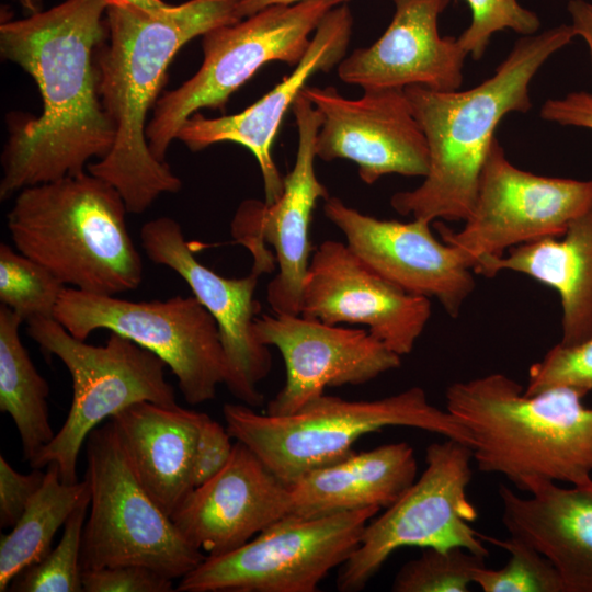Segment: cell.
I'll return each instance as SVG.
<instances>
[{
	"mask_svg": "<svg viewBox=\"0 0 592 592\" xmlns=\"http://www.w3.org/2000/svg\"><path fill=\"white\" fill-rule=\"evenodd\" d=\"M106 0H66L0 25V53L36 82L37 117L10 118L1 156V201L86 172L115 140L99 89L96 55L107 38Z\"/></svg>",
	"mask_w": 592,
	"mask_h": 592,
	"instance_id": "1",
	"label": "cell"
},
{
	"mask_svg": "<svg viewBox=\"0 0 592 592\" xmlns=\"http://www.w3.org/2000/svg\"><path fill=\"white\" fill-rule=\"evenodd\" d=\"M471 12L470 24L457 37L474 59L482 58L492 35L511 30L523 36L535 34L540 21L535 12L517 0H464Z\"/></svg>",
	"mask_w": 592,
	"mask_h": 592,
	"instance_id": "33",
	"label": "cell"
},
{
	"mask_svg": "<svg viewBox=\"0 0 592 592\" xmlns=\"http://www.w3.org/2000/svg\"><path fill=\"white\" fill-rule=\"evenodd\" d=\"M127 213L118 191L86 171L18 192L7 227L15 249L65 286L116 296L144 274Z\"/></svg>",
	"mask_w": 592,
	"mask_h": 592,
	"instance_id": "5",
	"label": "cell"
},
{
	"mask_svg": "<svg viewBox=\"0 0 592 592\" xmlns=\"http://www.w3.org/2000/svg\"><path fill=\"white\" fill-rule=\"evenodd\" d=\"M338 0H305L274 4L236 23L214 27L203 35V62L180 87L161 95L146 138L153 156L166 153L183 123L198 110H224L232 93L271 61L297 66L310 34Z\"/></svg>",
	"mask_w": 592,
	"mask_h": 592,
	"instance_id": "8",
	"label": "cell"
},
{
	"mask_svg": "<svg viewBox=\"0 0 592 592\" xmlns=\"http://www.w3.org/2000/svg\"><path fill=\"white\" fill-rule=\"evenodd\" d=\"M510 270L558 292L563 346L592 337V203L568 226L561 239L547 237L514 247L482 273L492 277Z\"/></svg>",
	"mask_w": 592,
	"mask_h": 592,
	"instance_id": "26",
	"label": "cell"
},
{
	"mask_svg": "<svg viewBox=\"0 0 592 592\" xmlns=\"http://www.w3.org/2000/svg\"><path fill=\"white\" fill-rule=\"evenodd\" d=\"M375 506L330 515H286L241 547L206 556L179 592H316L360 545Z\"/></svg>",
	"mask_w": 592,
	"mask_h": 592,
	"instance_id": "12",
	"label": "cell"
},
{
	"mask_svg": "<svg viewBox=\"0 0 592 592\" xmlns=\"http://www.w3.org/2000/svg\"><path fill=\"white\" fill-rule=\"evenodd\" d=\"M27 335L70 373L72 401L54 439L29 464L42 469L58 467L61 480L78 481L79 453L89 434L104 420L140 401L175 405L167 364L134 341L110 332L104 345H92L71 335L55 318L27 321Z\"/></svg>",
	"mask_w": 592,
	"mask_h": 592,
	"instance_id": "7",
	"label": "cell"
},
{
	"mask_svg": "<svg viewBox=\"0 0 592 592\" xmlns=\"http://www.w3.org/2000/svg\"><path fill=\"white\" fill-rule=\"evenodd\" d=\"M417 460L406 442L353 453L289 486L292 513L316 517L375 506L386 509L414 482Z\"/></svg>",
	"mask_w": 592,
	"mask_h": 592,
	"instance_id": "25",
	"label": "cell"
},
{
	"mask_svg": "<svg viewBox=\"0 0 592 592\" xmlns=\"http://www.w3.org/2000/svg\"><path fill=\"white\" fill-rule=\"evenodd\" d=\"M292 513L291 490L243 443L226 466L195 487L171 516L206 556L232 551Z\"/></svg>",
	"mask_w": 592,
	"mask_h": 592,
	"instance_id": "20",
	"label": "cell"
},
{
	"mask_svg": "<svg viewBox=\"0 0 592 592\" xmlns=\"http://www.w3.org/2000/svg\"><path fill=\"white\" fill-rule=\"evenodd\" d=\"M90 500L68 517L58 545L38 562L20 572L9 590L16 592H81V542Z\"/></svg>",
	"mask_w": 592,
	"mask_h": 592,
	"instance_id": "30",
	"label": "cell"
},
{
	"mask_svg": "<svg viewBox=\"0 0 592 592\" xmlns=\"http://www.w3.org/2000/svg\"><path fill=\"white\" fill-rule=\"evenodd\" d=\"M107 5L135 7L147 11L162 10L170 4L162 0H106Z\"/></svg>",
	"mask_w": 592,
	"mask_h": 592,
	"instance_id": "41",
	"label": "cell"
},
{
	"mask_svg": "<svg viewBox=\"0 0 592 592\" xmlns=\"http://www.w3.org/2000/svg\"><path fill=\"white\" fill-rule=\"evenodd\" d=\"M84 592H170L173 579L139 565L82 570Z\"/></svg>",
	"mask_w": 592,
	"mask_h": 592,
	"instance_id": "35",
	"label": "cell"
},
{
	"mask_svg": "<svg viewBox=\"0 0 592 592\" xmlns=\"http://www.w3.org/2000/svg\"><path fill=\"white\" fill-rule=\"evenodd\" d=\"M430 298L409 294L369 267L348 244L325 240L314 251L300 315L328 325H363L400 356L412 352L431 317Z\"/></svg>",
	"mask_w": 592,
	"mask_h": 592,
	"instance_id": "18",
	"label": "cell"
},
{
	"mask_svg": "<svg viewBox=\"0 0 592 592\" xmlns=\"http://www.w3.org/2000/svg\"><path fill=\"white\" fill-rule=\"evenodd\" d=\"M571 27L588 45L592 66V3L585 0H570L567 5Z\"/></svg>",
	"mask_w": 592,
	"mask_h": 592,
	"instance_id": "39",
	"label": "cell"
},
{
	"mask_svg": "<svg viewBox=\"0 0 592 592\" xmlns=\"http://www.w3.org/2000/svg\"><path fill=\"white\" fill-rule=\"evenodd\" d=\"M483 556L462 547L445 550L424 548L405 563L391 584L394 592H467L475 571L485 566Z\"/></svg>",
	"mask_w": 592,
	"mask_h": 592,
	"instance_id": "32",
	"label": "cell"
},
{
	"mask_svg": "<svg viewBox=\"0 0 592 592\" xmlns=\"http://www.w3.org/2000/svg\"><path fill=\"white\" fill-rule=\"evenodd\" d=\"M305 0H238L237 1V15L240 20L250 16L258 11L274 4H291ZM340 2L344 0H338Z\"/></svg>",
	"mask_w": 592,
	"mask_h": 592,
	"instance_id": "40",
	"label": "cell"
},
{
	"mask_svg": "<svg viewBox=\"0 0 592 592\" xmlns=\"http://www.w3.org/2000/svg\"><path fill=\"white\" fill-rule=\"evenodd\" d=\"M326 217L346 244L375 272L402 291L435 298L452 317L475 289L473 270L452 244L440 241L423 219H379L329 196Z\"/></svg>",
	"mask_w": 592,
	"mask_h": 592,
	"instance_id": "19",
	"label": "cell"
},
{
	"mask_svg": "<svg viewBox=\"0 0 592 592\" xmlns=\"http://www.w3.org/2000/svg\"><path fill=\"white\" fill-rule=\"evenodd\" d=\"M298 145L294 167L284 178L278 200L266 204L246 200L232 221L235 241L253 258L262 274L277 266L266 300L274 314L300 315L301 291L310 262L309 227L317 202L330 195L315 171L316 139L322 116L300 91L293 103Z\"/></svg>",
	"mask_w": 592,
	"mask_h": 592,
	"instance_id": "14",
	"label": "cell"
},
{
	"mask_svg": "<svg viewBox=\"0 0 592 592\" xmlns=\"http://www.w3.org/2000/svg\"><path fill=\"white\" fill-rule=\"evenodd\" d=\"M301 92L322 116L317 158L351 160L366 184L387 174L424 178L428 173V143L405 89L364 90L355 100L334 87H305Z\"/></svg>",
	"mask_w": 592,
	"mask_h": 592,
	"instance_id": "16",
	"label": "cell"
},
{
	"mask_svg": "<svg viewBox=\"0 0 592 592\" xmlns=\"http://www.w3.org/2000/svg\"><path fill=\"white\" fill-rule=\"evenodd\" d=\"M227 428L203 414L193 466L194 488L218 474L230 459L234 444Z\"/></svg>",
	"mask_w": 592,
	"mask_h": 592,
	"instance_id": "37",
	"label": "cell"
},
{
	"mask_svg": "<svg viewBox=\"0 0 592 592\" xmlns=\"http://www.w3.org/2000/svg\"><path fill=\"white\" fill-rule=\"evenodd\" d=\"M65 287L45 266L1 242L0 301L23 321L54 318Z\"/></svg>",
	"mask_w": 592,
	"mask_h": 592,
	"instance_id": "29",
	"label": "cell"
},
{
	"mask_svg": "<svg viewBox=\"0 0 592 592\" xmlns=\"http://www.w3.org/2000/svg\"><path fill=\"white\" fill-rule=\"evenodd\" d=\"M574 37L568 24L522 36L494 73L469 90L405 88L428 143L429 170L418 187L395 193L391 207L400 215L429 223L440 218L465 221L476 201L496 128L506 114L531 109V80Z\"/></svg>",
	"mask_w": 592,
	"mask_h": 592,
	"instance_id": "3",
	"label": "cell"
},
{
	"mask_svg": "<svg viewBox=\"0 0 592 592\" xmlns=\"http://www.w3.org/2000/svg\"><path fill=\"white\" fill-rule=\"evenodd\" d=\"M54 318L79 340L104 329L149 350L170 367L191 405L214 399L218 386L225 384L227 366L219 329L193 295L132 301L66 286Z\"/></svg>",
	"mask_w": 592,
	"mask_h": 592,
	"instance_id": "11",
	"label": "cell"
},
{
	"mask_svg": "<svg viewBox=\"0 0 592 592\" xmlns=\"http://www.w3.org/2000/svg\"><path fill=\"white\" fill-rule=\"evenodd\" d=\"M528 494L500 486L505 528L550 561L563 592H592V481L544 482Z\"/></svg>",
	"mask_w": 592,
	"mask_h": 592,
	"instance_id": "23",
	"label": "cell"
},
{
	"mask_svg": "<svg viewBox=\"0 0 592 592\" xmlns=\"http://www.w3.org/2000/svg\"><path fill=\"white\" fill-rule=\"evenodd\" d=\"M90 513L82 570L139 565L181 579L206 555L190 544L137 478L110 420L87 437Z\"/></svg>",
	"mask_w": 592,
	"mask_h": 592,
	"instance_id": "9",
	"label": "cell"
},
{
	"mask_svg": "<svg viewBox=\"0 0 592 592\" xmlns=\"http://www.w3.org/2000/svg\"><path fill=\"white\" fill-rule=\"evenodd\" d=\"M30 14L41 11V0H18Z\"/></svg>",
	"mask_w": 592,
	"mask_h": 592,
	"instance_id": "42",
	"label": "cell"
},
{
	"mask_svg": "<svg viewBox=\"0 0 592 592\" xmlns=\"http://www.w3.org/2000/svg\"><path fill=\"white\" fill-rule=\"evenodd\" d=\"M255 333L275 346L285 364V383L269 401L267 414H291L328 387L366 384L401 365V356L367 329L328 325L301 315L262 314Z\"/></svg>",
	"mask_w": 592,
	"mask_h": 592,
	"instance_id": "17",
	"label": "cell"
},
{
	"mask_svg": "<svg viewBox=\"0 0 592 592\" xmlns=\"http://www.w3.org/2000/svg\"><path fill=\"white\" fill-rule=\"evenodd\" d=\"M238 0H189L158 11L107 5V43L96 55L103 106L115 126L110 152L87 170L113 185L127 212L141 214L182 182L151 152L146 138L167 69L178 52L209 30L240 21Z\"/></svg>",
	"mask_w": 592,
	"mask_h": 592,
	"instance_id": "2",
	"label": "cell"
},
{
	"mask_svg": "<svg viewBox=\"0 0 592 592\" xmlns=\"http://www.w3.org/2000/svg\"><path fill=\"white\" fill-rule=\"evenodd\" d=\"M540 116L562 126L592 129V92H570L563 98L547 100Z\"/></svg>",
	"mask_w": 592,
	"mask_h": 592,
	"instance_id": "38",
	"label": "cell"
},
{
	"mask_svg": "<svg viewBox=\"0 0 592 592\" xmlns=\"http://www.w3.org/2000/svg\"><path fill=\"white\" fill-rule=\"evenodd\" d=\"M471 459V447L460 441L445 437L430 444L420 478L366 525L360 545L341 566L338 590L361 591L402 547H462L488 557L481 533L471 527L478 517L467 496Z\"/></svg>",
	"mask_w": 592,
	"mask_h": 592,
	"instance_id": "10",
	"label": "cell"
},
{
	"mask_svg": "<svg viewBox=\"0 0 592 592\" xmlns=\"http://www.w3.org/2000/svg\"><path fill=\"white\" fill-rule=\"evenodd\" d=\"M556 387L571 388L583 397L592 390V337L579 344L559 343L528 371V396Z\"/></svg>",
	"mask_w": 592,
	"mask_h": 592,
	"instance_id": "34",
	"label": "cell"
},
{
	"mask_svg": "<svg viewBox=\"0 0 592 592\" xmlns=\"http://www.w3.org/2000/svg\"><path fill=\"white\" fill-rule=\"evenodd\" d=\"M582 398L567 387L528 396L501 373L456 382L445 392L446 410L470 435L478 470L526 492L544 482L592 481V407Z\"/></svg>",
	"mask_w": 592,
	"mask_h": 592,
	"instance_id": "4",
	"label": "cell"
},
{
	"mask_svg": "<svg viewBox=\"0 0 592 592\" xmlns=\"http://www.w3.org/2000/svg\"><path fill=\"white\" fill-rule=\"evenodd\" d=\"M23 319L0 306V411L13 420L29 463L54 439L47 398L49 385L20 339Z\"/></svg>",
	"mask_w": 592,
	"mask_h": 592,
	"instance_id": "27",
	"label": "cell"
},
{
	"mask_svg": "<svg viewBox=\"0 0 592 592\" xmlns=\"http://www.w3.org/2000/svg\"><path fill=\"white\" fill-rule=\"evenodd\" d=\"M232 439L248 446L288 487L316 469L351 456L362 436L388 426H406L460 441L471 447L466 429L433 406L418 386L376 400L322 396L294 413H260L244 403L223 407Z\"/></svg>",
	"mask_w": 592,
	"mask_h": 592,
	"instance_id": "6",
	"label": "cell"
},
{
	"mask_svg": "<svg viewBox=\"0 0 592 592\" xmlns=\"http://www.w3.org/2000/svg\"><path fill=\"white\" fill-rule=\"evenodd\" d=\"M451 0H394L395 13L383 35L338 65L339 78L369 89L421 86L455 91L468 54L457 37H443L439 16Z\"/></svg>",
	"mask_w": 592,
	"mask_h": 592,
	"instance_id": "22",
	"label": "cell"
},
{
	"mask_svg": "<svg viewBox=\"0 0 592 592\" xmlns=\"http://www.w3.org/2000/svg\"><path fill=\"white\" fill-rule=\"evenodd\" d=\"M353 18L346 4L335 5L317 26L310 44L293 72L242 112L208 118L196 112L177 134L192 151L221 141L246 147L257 159L265 194L272 204L283 193L284 178L272 157V145L281 123L308 79L318 71H329L345 57Z\"/></svg>",
	"mask_w": 592,
	"mask_h": 592,
	"instance_id": "21",
	"label": "cell"
},
{
	"mask_svg": "<svg viewBox=\"0 0 592 592\" xmlns=\"http://www.w3.org/2000/svg\"><path fill=\"white\" fill-rule=\"evenodd\" d=\"M592 203V181L537 175L513 166L496 138L485 160L474 207L465 226L440 225L444 242L455 247L474 273L506 250L562 236Z\"/></svg>",
	"mask_w": 592,
	"mask_h": 592,
	"instance_id": "13",
	"label": "cell"
},
{
	"mask_svg": "<svg viewBox=\"0 0 592 592\" xmlns=\"http://www.w3.org/2000/svg\"><path fill=\"white\" fill-rule=\"evenodd\" d=\"M481 537L510 553L504 567L482 566L475 571L474 583L483 592H563L554 566L532 545L512 535L505 539L483 534Z\"/></svg>",
	"mask_w": 592,
	"mask_h": 592,
	"instance_id": "31",
	"label": "cell"
},
{
	"mask_svg": "<svg viewBox=\"0 0 592 592\" xmlns=\"http://www.w3.org/2000/svg\"><path fill=\"white\" fill-rule=\"evenodd\" d=\"M45 473L38 468L23 474L15 470L0 456V526L13 527L20 520L32 498L41 488Z\"/></svg>",
	"mask_w": 592,
	"mask_h": 592,
	"instance_id": "36",
	"label": "cell"
},
{
	"mask_svg": "<svg viewBox=\"0 0 592 592\" xmlns=\"http://www.w3.org/2000/svg\"><path fill=\"white\" fill-rule=\"evenodd\" d=\"M203 414L177 403L140 401L110 419L140 483L170 517L194 489Z\"/></svg>",
	"mask_w": 592,
	"mask_h": 592,
	"instance_id": "24",
	"label": "cell"
},
{
	"mask_svg": "<svg viewBox=\"0 0 592 592\" xmlns=\"http://www.w3.org/2000/svg\"><path fill=\"white\" fill-rule=\"evenodd\" d=\"M44 481L12 531L0 540V591L24 569L41 561L49 551L57 531L71 513L91 499L90 483H67L58 467L48 464Z\"/></svg>",
	"mask_w": 592,
	"mask_h": 592,
	"instance_id": "28",
	"label": "cell"
},
{
	"mask_svg": "<svg viewBox=\"0 0 592 592\" xmlns=\"http://www.w3.org/2000/svg\"><path fill=\"white\" fill-rule=\"evenodd\" d=\"M140 242L152 263L171 269L185 281L216 321L226 356L228 390L247 406H261L264 396L258 385L272 367L269 346L255 333L261 305L254 299V292L262 273L251 269L243 277L217 274L195 258L181 225L171 217L145 223Z\"/></svg>",
	"mask_w": 592,
	"mask_h": 592,
	"instance_id": "15",
	"label": "cell"
}]
</instances>
